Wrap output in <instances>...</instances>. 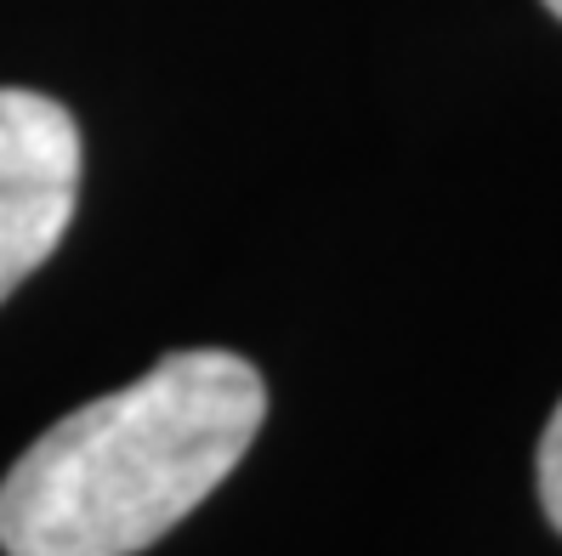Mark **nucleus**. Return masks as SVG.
Returning a JSON list of instances; mask_svg holds the SVG:
<instances>
[{"label":"nucleus","instance_id":"nucleus-1","mask_svg":"<svg viewBox=\"0 0 562 556\" xmlns=\"http://www.w3.org/2000/svg\"><path fill=\"white\" fill-rule=\"evenodd\" d=\"M268 386L234 352H171L63 415L0 483L7 556H137L245 461Z\"/></svg>","mask_w":562,"mask_h":556},{"label":"nucleus","instance_id":"nucleus-2","mask_svg":"<svg viewBox=\"0 0 562 556\" xmlns=\"http://www.w3.org/2000/svg\"><path fill=\"white\" fill-rule=\"evenodd\" d=\"M80 200V125L41 91L0 86V302L63 245Z\"/></svg>","mask_w":562,"mask_h":556},{"label":"nucleus","instance_id":"nucleus-3","mask_svg":"<svg viewBox=\"0 0 562 556\" xmlns=\"http://www.w3.org/2000/svg\"><path fill=\"white\" fill-rule=\"evenodd\" d=\"M540 506L551 517V529L562 534V404L546 420V438H540Z\"/></svg>","mask_w":562,"mask_h":556},{"label":"nucleus","instance_id":"nucleus-4","mask_svg":"<svg viewBox=\"0 0 562 556\" xmlns=\"http://www.w3.org/2000/svg\"><path fill=\"white\" fill-rule=\"evenodd\" d=\"M546 7H551V12H557V18H562V0H546Z\"/></svg>","mask_w":562,"mask_h":556}]
</instances>
